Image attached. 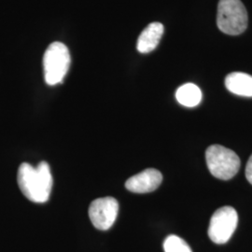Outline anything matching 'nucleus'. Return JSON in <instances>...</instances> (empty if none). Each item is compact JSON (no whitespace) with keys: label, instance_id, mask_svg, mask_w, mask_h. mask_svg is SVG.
<instances>
[{"label":"nucleus","instance_id":"1","mask_svg":"<svg viewBox=\"0 0 252 252\" xmlns=\"http://www.w3.org/2000/svg\"><path fill=\"white\" fill-rule=\"evenodd\" d=\"M17 180L21 191L31 202L45 203L50 198L54 180L47 162H39L36 167L27 162L22 163Z\"/></svg>","mask_w":252,"mask_h":252},{"label":"nucleus","instance_id":"2","mask_svg":"<svg viewBox=\"0 0 252 252\" xmlns=\"http://www.w3.org/2000/svg\"><path fill=\"white\" fill-rule=\"evenodd\" d=\"M217 25L227 35L242 34L248 27V12L241 0H220Z\"/></svg>","mask_w":252,"mask_h":252},{"label":"nucleus","instance_id":"3","mask_svg":"<svg viewBox=\"0 0 252 252\" xmlns=\"http://www.w3.org/2000/svg\"><path fill=\"white\" fill-rule=\"evenodd\" d=\"M207 168L217 179L231 180L239 171L240 159L237 154L221 145H212L206 152Z\"/></svg>","mask_w":252,"mask_h":252},{"label":"nucleus","instance_id":"4","mask_svg":"<svg viewBox=\"0 0 252 252\" xmlns=\"http://www.w3.org/2000/svg\"><path fill=\"white\" fill-rule=\"evenodd\" d=\"M71 63L67 47L62 42H53L43 57L44 78L47 84L54 86L63 81Z\"/></svg>","mask_w":252,"mask_h":252},{"label":"nucleus","instance_id":"5","mask_svg":"<svg viewBox=\"0 0 252 252\" xmlns=\"http://www.w3.org/2000/svg\"><path fill=\"white\" fill-rule=\"evenodd\" d=\"M237 223L238 215L234 207H220L211 217L208 236L214 243L225 244L234 234Z\"/></svg>","mask_w":252,"mask_h":252},{"label":"nucleus","instance_id":"6","mask_svg":"<svg viewBox=\"0 0 252 252\" xmlns=\"http://www.w3.org/2000/svg\"><path fill=\"white\" fill-rule=\"evenodd\" d=\"M119 212V203L113 197H103L92 202L89 217L93 225L101 231H107L114 224Z\"/></svg>","mask_w":252,"mask_h":252},{"label":"nucleus","instance_id":"7","mask_svg":"<svg viewBox=\"0 0 252 252\" xmlns=\"http://www.w3.org/2000/svg\"><path fill=\"white\" fill-rule=\"evenodd\" d=\"M162 181L161 172L154 168H149L128 179L126 188L131 192L147 193L157 189Z\"/></svg>","mask_w":252,"mask_h":252},{"label":"nucleus","instance_id":"8","mask_svg":"<svg viewBox=\"0 0 252 252\" xmlns=\"http://www.w3.org/2000/svg\"><path fill=\"white\" fill-rule=\"evenodd\" d=\"M163 34V26L161 23L154 22L145 28L138 36L136 49L141 54L153 52L159 44Z\"/></svg>","mask_w":252,"mask_h":252},{"label":"nucleus","instance_id":"9","mask_svg":"<svg viewBox=\"0 0 252 252\" xmlns=\"http://www.w3.org/2000/svg\"><path fill=\"white\" fill-rule=\"evenodd\" d=\"M227 90L234 94L252 97V76L242 72L229 74L225 79Z\"/></svg>","mask_w":252,"mask_h":252},{"label":"nucleus","instance_id":"10","mask_svg":"<svg viewBox=\"0 0 252 252\" xmlns=\"http://www.w3.org/2000/svg\"><path fill=\"white\" fill-rule=\"evenodd\" d=\"M176 98L180 105L188 108H193L202 101V92L197 85L186 83L177 90Z\"/></svg>","mask_w":252,"mask_h":252},{"label":"nucleus","instance_id":"11","mask_svg":"<svg viewBox=\"0 0 252 252\" xmlns=\"http://www.w3.org/2000/svg\"><path fill=\"white\" fill-rule=\"evenodd\" d=\"M164 252H192L189 245L178 235H169L163 242Z\"/></svg>","mask_w":252,"mask_h":252},{"label":"nucleus","instance_id":"12","mask_svg":"<svg viewBox=\"0 0 252 252\" xmlns=\"http://www.w3.org/2000/svg\"><path fill=\"white\" fill-rule=\"evenodd\" d=\"M246 178L249 180V182L252 184V155L250 157L247 167H246Z\"/></svg>","mask_w":252,"mask_h":252}]
</instances>
